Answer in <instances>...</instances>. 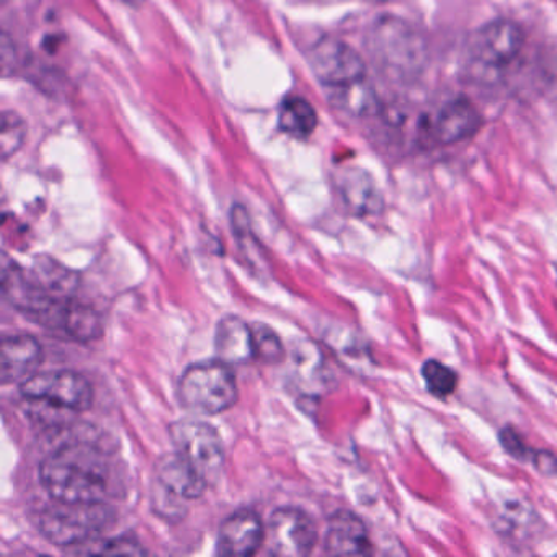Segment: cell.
Instances as JSON below:
<instances>
[{
    "instance_id": "cell-26",
    "label": "cell",
    "mask_w": 557,
    "mask_h": 557,
    "mask_svg": "<svg viewBox=\"0 0 557 557\" xmlns=\"http://www.w3.org/2000/svg\"><path fill=\"white\" fill-rule=\"evenodd\" d=\"M120 2H123V4H128V5L138 4V0H120Z\"/></svg>"
},
{
    "instance_id": "cell-11",
    "label": "cell",
    "mask_w": 557,
    "mask_h": 557,
    "mask_svg": "<svg viewBox=\"0 0 557 557\" xmlns=\"http://www.w3.org/2000/svg\"><path fill=\"white\" fill-rule=\"evenodd\" d=\"M267 540V530L256 511L240 508L224 520L218 536L223 556H252Z\"/></svg>"
},
{
    "instance_id": "cell-16",
    "label": "cell",
    "mask_w": 557,
    "mask_h": 557,
    "mask_svg": "<svg viewBox=\"0 0 557 557\" xmlns=\"http://www.w3.org/2000/svg\"><path fill=\"white\" fill-rule=\"evenodd\" d=\"M338 191L345 207L357 216H374L383 211L384 201L376 182L363 169L348 168L338 175Z\"/></svg>"
},
{
    "instance_id": "cell-10",
    "label": "cell",
    "mask_w": 557,
    "mask_h": 557,
    "mask_svg": "<svg viewBox=\"0 0 557 557\" xmlns=\"http://www.w3.org/2000/svg\"><path fill=\"white\" fill-rule=\"evenodd\" d=\"M315 541L318 531L308 513L293 507L273 511L267 527L270 554L283 557L309 556Z\"/></svg>"
},
{
    "instance_id": "cell-8",
    "label": "cell",
    "mask_w": 557,
    "mask_h": 557,
    "mask_svg": "<svg viewBox=\"0 0 557 557\" xmlns=\"http://www.w3.org/2000/svg\"><path fill=\"white\" fill-rule=\"evenodd\" d=\"M524 32L511 21H494L485 24L469 41L472 64L485 73H498L510 66L523 51Z\"/></svg>"
},
{
    "instance_id": "cell-27",
    "label": "cell",
    "mask_w": 557,
    "mask_h": 557,
    "mask_svg": "<svg viewBox=\"0 0 557 557\" xmlns=\"http://www.w3.org/2000/svg\"><path fill=\"white\" fill-rule=\"evenodd\" d=\"M374 2H380V4H384V2H391V0H374Z\"/></svg>"
},
{
    "instance_id": "cell-5",
    "label": "cell",
    "mask_w": 557,
    "mask_h": 557,
    "mask_svg": "<svg viewBox=\"0 0 557 557\" xmlns=\"http://www.w3.org/2000/svg\"><path fill=\"white\" fill-rule=\"evenodd\" d=\"M182 406L201 416H218L236 406L239 387L231 364L224 361H203L191 364L178 383Z\"/></svg>"
},
{
    "instance_id": "cell-24",
    "label": "cell",
    "mask_w": 557,
    "mask_h": 557,
    "mask_svg": "<svg viewBox=\"0 0 557 557\" xmlns=\"http://www.w3.org/2000/svg\"><path fill=\"white\" fill-rule=\"evenodd\" d=\"M500 443L507 449L508 455L513 456V458L520 459V461H530V459L533 461L536 451H533L513 429L502 430Z\"/></svg>"
},
{
    "instance_id": "cell-21",
    "label": "cell",
    "mask_w": 557,
    "mask_h": 557,
    "mask_svg": "<svg viewBox=\"0 0 557 557\" xmlns=\"http://www.w3.org/2000/svg\"><path fill=\"white\" fill-rule=\"evenodd\" d=\"M422 376L429 393L436 397L451 396L458 387V374L442 361H425L422 367Z\"/></svg>"
},
{
    "instance_id": "cell-18",
    "label": "cell",
    "mask_w": 557,
    "mask_h": 557,
    "mask_svg": "<svg viewBox=\"0 0 557 557\" xmlns=\"http://www.w3.org/2000/svg\"><path fill=\"white\" fill-rule=\"evenodd\" d=\"M329 90H331L332 103L348 115L373 116L381 110L380 99L367 79L348 84V86L332 87Z\"/></svg>"
},
{
    "instance_id": "cell-6",
    "label": "cell",
    "mask_w": 557,
    "mask_h": 557,
    "mask_svg": "<svg viewBox=\"0 0 557 557\" xmlns=\"http://www.w3.org/2000/svg\"><path fill=\"white\" fill-rule=\"evenodd\" d=\"M21 394L34 403L48 404L70 412H84L94 403L92 384L76 371H47L32 374L21 383Z\"/></svg>"
},
{
    "instance_id": "cell-25",
    "label": "cell",
    "mask_w": 557,
    "mask_h": 557,
    "mask_svg": "<svg viewBox=\"0 0 557 557\" xmlns=\"http://www.w3.org/2000/svg\"><path fill=\"white\" fill-rule=\"evenodd\" d=\"M533 465L537 471L546 475L557 474V458L549 451H536L533 456Z\"/></svg>"
},
{
    "instance_id": "cell-13",
    "label": "cell",
    "mask_w": 557,
    "mask_h": 557,
    "mask_svg": "<svg viewBox=\"0 0 557 557\" xmlns=\"http://www.w3.org/2000/svg\"><path fill=\"white\" fill-rule=\"evenodd\" d=\"M44 363V348L32 335H8L0 347V376L2 383L25 381L37 373Z\"/></svg>"
},
{
    "instance_id": "cell-4",
    "label": "cell",
    "mask_w": 557,
    "mask_h": 557,
    "mask_svg": "<svg viewBox=\"0 0 557 557\" xmlns=\"http://www.w3.org/2000/svg\"><path fill=\"white\" fill-rule=\"evenodd\" d=\"M112 508L100 504H71L53 500L40 513V531L54 546L87 547L100 540V534L112 524Z\"/></svg>"
},
{
    "instance_id": "cell-20",
    "label": "cell",
    "mask_w": 557,
    "mask_h": 557,
    "mask_svg": "<svg viewBox=\"0 0 557 557\" xmlns=\"http://www.w3.org/2000/svg\"><path fill=\"white\" fill-rule=\"evenodd\" d=\"M25 138H27V123H25V120L17 112L5 110L2 113V123H0V152H2V159L14 156L24 146Z\"/></svg>"
},
{
    "instance_id": "cell-22",
    "label": "cell",
    "mask_w": 557,
    "mask_h": 557,
    "mask_svg": "<svg viewBox=\"0 0 557 557\" xmlns=\"http://www.w3.org/2000/svg\"><path fill=\"white\" fill-rule=\"evenodd\" d=\"M252 329L256 358H260L265 363H280L286 357V351L278 335L265 324H257Z\"/></svg>"
},
{
    "instance_id": "cell-17",
    "label": "cell",
    "mask_w": 557,
    "mask_h": 557,
    "mask_svg": "<svg viewBox=\"0 0 557 557\" xmlns=\"http://www.w3.org/2000/svg\"><path fill=\"white\" fill-rule=\"evenodd\" d=\"M214 348H216L218 360L224 363H249L256 358L253 329L239 318L221 319L214 334Z\"/></svg>"
},
{
    "instance_id": "cell-14",
    "label": "cell",
    "mask_w": 557,
    "mask_h": 557,
    "mask_svg": "<svg viewBox=\"0 0 557 557\" xmlns=\"http://www.w3.org/2000/svg\"><path fill=\"white\" fill-rule=\"evenodd\" d=\"M370 534L363 520L348 510H338L329 518L325 553L332 556H364L371 553Z\"/></svg>"
},
{
    "instance_id": "cell-9",
    "label": "cell",
    "mask_w": 557,
    "mask_h": 557,
    "mask_svg": "<svg viewBox=\"0 0 557 557\" xmlns=\"http://www.w3.org/2000/svg\"><path fill=\"white\" fill-rule=\"evenodd\" d=\"M308 63L315 79L327 89L367 79L363 58L350 45L334 38L318 41L309 51Z\"/></svg>"
},
{
    "instance_id": "cell-7",
    "label": "cell",
    "mask_w": 557,
    "mask_h": 557,
    "mask_svg": "<svg viewBox=\"0 0 557 557\" xmlns=\"http://www.w3.org/2000/svg\"><path fill=\"white\" fill-rule=\"evenodd\" d=\"M172 443L210 484L218 481L224 466L223 442L213 426L201 420L182 419L172 423Z\"/></svg>"
},
{
    "instance_id": "cell-2",
    "label": "cell",
    "mask_w": 557,
    "mask_h": 557,
    "mask_svg": "<svg viewBox=\"0 0 557 557\" xmlns=\"http://www.w3.org/2000/svg\"><path fill=\"white\" fill-rule=\"evenodd\" d=\"M40 481L51 500L100 504L112 487L106 453L87 440L64 443L40 465Z\"/></svg>"
},
{
    "instance_id": "cell-12",
    "label": "cell",
    "mask_w": 557,
    "mask_h": 557,
    "mask_svg": "<svg viewBox=\"0 0 557 557\" xmlns=\"http://www.w3.org/2000/svg\"><path fill=\"white\" fill-rule=\"evenodd\" d=\"M482 116L471 100H449L440 109L433 122V136L443 146L458 145L481 129Z\"/></svg>"
},
{
    "instance_id": "cell-19",
    "label": "cell",
    "mask_w": 557,
    "mask_h": 557,
    "mask_svg": "<svg viewBox=\"0 0 557 557\" xmlns=\"http://www.w3.org/2000/svg\"><path fill=\"white\" fill-rule=\"evenodd\" d=\"M278 125L293 138L308 139L318 128V113L302 97H288L280 107Z\"/></svg>"
},
{
    "instance_id": "cell-23",
    "label": "cell",
    "mask_w": 557,
    "mask_h": 557,
    "mask_svg": "<svg viewBox=\"0 0 557 557\" xmlns=\"http://www.w3.org/2000/svg\"><path fill=\"white\" fill-rule=\"evenodd\" d=\"M94 546L96 549L92 550L94 554H109V556H119V554H128V556H143L146 554L145 547L132 536H120L113 537V540L107 541H96V543L90 544L89 549L86 553H89Z\"/></svg>"
},
{
    "instance_id": "cell-15",
    "label": "cell",
    "mask_w": 557,
    "mask_h": 557,
    "mask_svg": "<svg viewBox=\"0 0 557 557\" xmlns=\"http://www.w3.org/2000/svg\"><path fill=\"white\" fill-rule=\"evenodd\" d=\"M156 481L159 487L184 502L201 497L210 485V482L177 451L159 459L156 466Z\"/></svg>"
},
{
    "instance_id": "cell-1",
    "label": "cell",
    "mask_w": 557,
    "mask_h": 557,
    "mask_svg": "<svg viewBox=\"0 0 557 557\" xmlns=\"http://www.w3.org/2000/svg\"><path fill=\"white\" fill-rule=\"evenodd\" d=\"M28 275L17 265L8 267L2 275L4 298L25 318L73 341L89 342L102 334L99 312L84 302Z\"/></svg>"
},
{
    "instance_id": "cell-3",
    "label": "cell",
    "mask_w": 557,
    "mask_h": 557,
    "mask_svg": "<svg viewBox=\"0 0 557 557\" xmlns=\"http://www.w3.org/2000/svg\"><path fill=\"white\" fill-rule=\"evenodd\" d=\"M368 48L377 66L397 79H413L425 67V40L403 18H377L368 35Z\"/></svg>"
}]
</instances>
